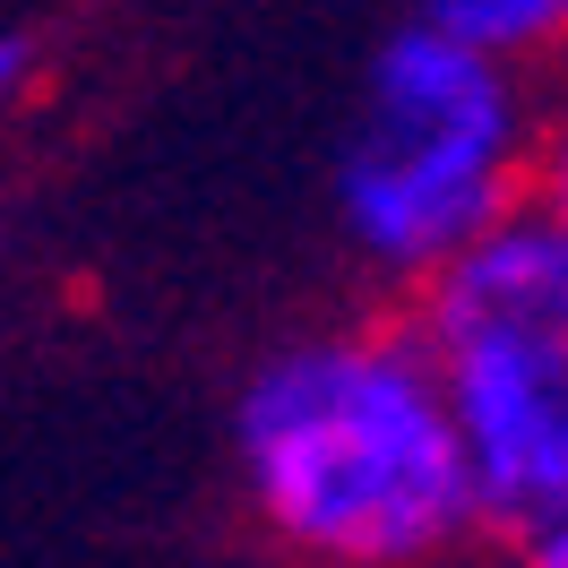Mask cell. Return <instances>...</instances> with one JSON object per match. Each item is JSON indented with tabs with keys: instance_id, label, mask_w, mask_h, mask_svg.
<instances>
[{
	"instance_id": "8992f818",
	"label": "cell",
	"mask_w": 568,
	"mask_h": 568,
	"mask_svg": "<svg viewBox=\"0 0 568 568\" xmlns=\"http://www.w3.org/2000/svg\"><path fill=\"white\" fill-rule=\"evenodd\" d=\"M27 78H36V43H27V36H0V112L27 95Z\"/></svg>"
},
{
	"instance_id": "7a4b0ae2",
	"label": "cell",
	"mask_w": 568,
	"mask_h": 568,
	"mask_svg": "<svg viewBox=\"0 0 568 568\" xmlns=\"http://www.w3.org/2000/svg\"><path fill=\"white\" fill-rule=\"evenodd\" d=\"M534 173V78L499 70L423 18L371 61L362 112L336 155L345 242L379 276L430 284L526 207Z\"/></svg>"
},
{
	"instance_id": "3957f363",
	"label": "cell",
	"mask_w": 568,
	"mask_h": 568,
	"mask_svg": "<svg viewBox=\"0 0 568 568\" xmlns=\"http://www.w3.org/2000/svg\"><path fill=\"white\" fill-rule=\"evenodd\" d=\"M414 336L430 345L457 430L474 526L534 542L568 517V327L542 311V258L526 207L423 284Z\"/></svg>"
},
{
	"instance_id": "5b68a950",
	"label": "cell",
	"mask_w": 568,
	"mask_h": 568,
	"mask_svg": "<svg viewBox=\"0 0 568 568\" xmlns=\"http://www.w3.org/2000/svg\"><path fill=\"white\" fill-rule=\"evenodd\" d=\"M423 27L465 43V52H483V61H499V70H517V78H534L542 61L551 70L568 61V0H430Z\"/></svg>"
},
{
	"instance_id": "277c9868",
	"label": "cell",
	"mask_w": 568,
	"mask_h": 568,
	"mask_svg": "<svg viewBox=\"0 0 568 568\" xmlns=\"http://www.w3.org/2000/svg\"><path fill=\"white\" fill-rule=\"evenodd\" d=\"M526 233L542 258V311L568 327V61L534 87V173H526Z\"/></svg>"
},
{
	"instance_id": "6da1fadb",
	"label": "cell",
	"mask_w": 568,
	"mask_h": 568,
	"mask_svg": "<svg viewBox=\"0 0 568 568\" xmlns=\"http://www.w3.org/2000/svg\"><path fill=\"white\" fill-rule=\"evenodd\" d=\"M250 517L320 568H423L474 534L430 345L405 327L293 336L233 405Z\"/></svg>"
},
{
	"instance_id": "52a82bcc",
	"label": "cell",
	"mask_w": 568,
	"mask_h": 568,
	"mask_svg": "<svg viewBox=\"0 0 568 568\" xmlns=\"http://www.w3.org/2000/svg\"><path fill=\"white\" fill-rule=\"evenodd\" d=\"M517 551H526V568H568V517H560V526H542L534 542H517Z\"/></svg>"
}]
</instances>
